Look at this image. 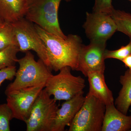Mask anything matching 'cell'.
<instances>
[{"mask_svg": "<svg viewBox=\"0 0 131 131\" xmlns=\"http://www.w3.org/2000/svg\"><path fill=\"white\" fill-rule=\"evenodd\" d=\"M110 14L117 25V31L131 37V14L114 8Z\"/></svg>", "mask_w": 131, "mask_h": 131, "instance_id": "2e32d148", "label": "cell"}, {"mask_svg": "<svg viewBox=\"0 0 131 131\" xmlns=\"http://www.w3.org/2000/svg\"><path fill=\"white\" fill-rule=\"evenodd\" d=\"M119 82L122 87L115 105L118 110L127 115L131 105V71L129 69L126 71L124 75L121 76Z\"/></svg>", "mask_w": 131, "mask_h": 131, "instance_id": "9a60e30c", "label": "cell"}, {"mask_svg": "<svg viewBox=\"0 0 131 131\" xmlns=\"http://www.w3.org/2000/svg\"><path fill=\"white\" fill-rule=\"evenodd\" d=\"M11 45L18 46L12 25L5 23L0 30V51Z\"/></svg>", "mask_w": 131, "mask_h": 131, "instance_id": "ac0fdd59", "label": "cell"}, {"mask_svg": "<svg viewBox=\"0 0 131 131\" xmlns=\"http://www.w3.org/2000/svg\"><path fill=\"white\" fill-rule=\"evenodd\" d=\"M62 0H27L25 17L47 31L66 39L58 18L59 5Z\"/></svg>", "mask_w": 131, "mask_h": 131, "instance_id": "3957f363", "label": "cell"}, {"mask_svg": "<svg viewBox=\"0 0 131 131\" xmlns=\"http://www.w3.org/2000/svg\"><path fill=\"white\" fill-rule=\"evenodd\" d=\"M112 0H95L93 12H102L111 14L114 7Z\"/></svg>", "mask_w": 131, "mask_h": 131, "instance_id": "44dd1931", "label": "cell"}, {"mask_svg": "<svg viewBox=\"0 0 131 131\" xmlns=\"http://www.w3.org/2000/svg\"><path fill=\"white\" fill-rule=\"evenodd\" d=\"M106 105L88 93L71 124L69 131H102Z\"/></svg>", "mask_w": 131, "mask_h": 131, "instance_id": "277c9868", "label": "cell"}, {"mask_svg": "<svg viewBox=\"0 0 131 131\" xmlns=\"http://www.w3.org/2000/svg\"><path fill=\"white\" fill-rule=\"evenodd\" d=\"M13 114L7 103L0 104V131H10V122Z\"/></svg>", "mask_w": 131, "mask_h": 131, "instance_id": "ffe728a7", "label": "cell"}, {"mask_svg": "<svg viewBox=\"0 0 131 131\" xmlns=\"http://www.w3.org/2000/svg\"><path fill=\"white\" fill-rule=\"evenodd\" d=\"M34 26L47 48L50 69L57 72L68 66L72 70H76L83 45L80 36L70 34L64 39L48 32L36 24Z\"/></svg>", "mask_w": 131, "mask_h": 131, "instance_id": "6da1fadb", "label": "cell"}, {"mask_svg": "<svg viewBox=\"0 0 131 131\" xmlns=\"http://www.w3.org/2000/svg\"><path fill=\"white\" fill-rule=\"evenodd\" d=\"M87 77L89 84L88 93L98 98L106 105L114 103L112 92L106 84L104 73L91 72Z\"/></svg>", "mask_w": 131, "mask_h": 131, "instance_id": "4fadbf2b", "label": "cell"}, {"mask_svg": "<svg viewBox=\"0 0 131 131\" xmlns=\"http://www.w3.org/2000/svg\"><path fill=\"white\" fill-rule=\"evenodd\" d=\"M11 24L20 51L25 52L31 50L35 51L39 59L50 68L47 48L33 23L24 17Z\"/></svg>", "mask_w": 131, "mask_h": 131, "instance_id": "52a82bcc", "label": "cell"}, {"mask_svg": "<svg viewBox=\"0 0 131 131\" xmlns=\"http://www.w3.org/2000/svg\"><path fill=\"white\" fill-rule=\"evenodd\" d=\"M59 108L56 101L44 88L35 100L30 117L25 122L27 131H51Z\"/></svg>", "mask_w": 131, "mask_h": 131, "instance_id": "8992f818", "label": "cell"}, {"mask_svg": "<svg viewBox=\"0 0 131 131\" xmlns=\"http://www.w3.org/2000/svg\"><path fill=\"white\" fill-rule=\"evenodd\" d=\"M45 85L20 90L7 96V104L13 114V118L25 122L30 117L33 106Z\"/></svg>", "mask_w": 131, "mask_h": 131, "instance_id": "30bf717a", "label": "cell"}, {"mask_svg": "<svg viewBox=\"0 0 131 131\" xmlns=\"http://www.w3.org/2000/svg\"><path fill=\"white\" fill-rule=\"evenodd\" d=\"M83 93L79 94L62 104L61 108L57 112L51 131H63L66 127L70 126L84 103Z\"/></svg>", "mask_w": 131, "mask_h": 131, "instance_id": "8fae6325", "label": "cell"}, {"mask_svg": "<svg viewBox=\"0 0 131 131\" xmlns=\"http://www.w3.org/2000/svg\"><path fill=\"white\" fill-rule=\"evenodd\" d=\"M5 24V23H4V22L2 20L1 18H0V27H2L4 26Z\"/></svg>", "mask_w": 131, "mask_h": 131, "instance_id": "cb8c5ba5", "label": "cell"}, {"mask_svg": "<svg viewBox=\"0 0 131 131\" xmlns=\"http://www.w3.org/2000/svg\"><path fill=\"white\" fill-rule=\"evenodd\" d=\"M127 1H129L130 2H131V0H127Z\"/></svg>", "mask_w": 131, "mask_h": 131, "instance_id": "d4e9b609", "label": "cell"}, {"mask_svg": "<svg viewBox=\"0 0 131 131\" xmlns=\"http://www.w3.org/2000/svg\"><path fill=\"white\" fill-rule=\"evenodd\" d=\"M131 54V37L130 42L125 46H122L115 50H106L104 54L105 59L109 58L115 59L122 61L124 59Z\"/></svg>", "mask_w": 131, "mask_h": 131, "instance_id": "d6986e66", "label": "cell"}, {"mask_svg": "<svg viewBox=\"0 0 131 131\" xmlns=\"http://www.w3.org/2000/svg\"><path fill=\"white\" fill-rule=\"evenodd\" d=\"M1 27H0V30H1Z\"/></svg>", "mask_w": 131, "mask_h": 131, "instance_id": "484cf974", "label": "cell"}, {"mask_svg": "<svg viewBox=\"0 0 131 131\" xmlns=\"http://www.w3.org/2000/svg\"><path fill=\"white\" fill-rule=\"evenodd\" d=\"M126 68H129V70L131 71V54L124 59L122 61Z\"/></svg>", "mask_w": 131, "mask_h": 131, "instance_id": "603a6c76", "label": "cell"}, {"mask_svg": "<svg viewBox=\"0 0 131 131\" xmlns=\"http://www.w3.org/2000/svg\"><path fill=\"white\" fill-rule=\"evenodd\" d=\"M83 27L90 42H106L117 31L111 14L102 12H87Z\"/></svg>", "mask_w": 131, "mask_h": 131, "instance_id": "ba28073f", "label": "cell"}, {"mask_svg": "<svg viewBox=\"0 0 131 131\" xmlns=\"http://www.w3.org/2000/svg\"><path fill=\"white\" fill-rule=\"evenodd\" d=\"M131 131V115L124 114L114 104L106 105L102 131Z\"/></svg>", "mask_w": 131, "mask_h": 131, "instance_id": "7c38bea8", "label": "cell"}, {"mask_svg": "<svg viewBox=\"0 0 131 131\" xmlns=\"http://www.w3.org/2000/svg\"><path fill=\"white\" fill-rule=\"evenodd\" d=\"M27 0H0V18L12 24L25 17Z\"/></svg>", "mask_w": 131, "mask_h": 131, "instance_id": "5bb4252c", "label": "cell"}, {"mask_svg": "<svg viewBox=\"0 0 131 131\" xmlns=\"http://www.w3.org/2000/svg\"><path fill=\"white\" fill-rule=\"evenodd\" d=\"M19 64L15 79L8 85L5 93L6 96L22 90L45 85L52 75L50 68L41 59L35 61L30 51L26 52L25 56L17 60Z\"/></svg>", "mask_w": 131, "mask_h": 131, "instance_id": "7a4b0ae2", "label": "cell"}, {"mask_svg": "<svg viewBox=\"0 0 131 131\" xmlns=\"http://www.w3.org/2000/svg\"><path fill=\"white\" fill-rule=\"evenodd\" d=\"M20 51L18 46L11 45L0 51V70L15 66L17 63V54Z\"/></svg>", "mask_w": 131, "mask_h": 131, "instance_id": "e0dca14e", "label": "cell"}, {"mask_svg": "<svg viewBox=\"0 0 131 131\" xmlns=\"http://www.w3.org/2000/svg\"><path fill=\"white\" fill-rule=\"evenodd\" d=\"M106 45V42H90L88 45H82L76 71H81L86 77L91 72L105 73Z\"/></svg>", "mask_w": 131, "mask_h": 131, "instance_id": "9c48e42d", "label": "cell"}, {"mask_svg": "<svg viewBox=\"0 0 131 131\" xmlns=\"http://www.w3.org/2000/svg\"><path fill=\"white\" fill-rule=\"evenodd\" d=\"M71 69L68 66L62 68L58 74L52 75L46 83L45 89L55 100H68L84 93L85 80L80 76L72 75Z\"/></svg>", "mask_w": 131, "mask_h": 131, "instance_id": "5b68a950", "label": "cell"}, {"mask_svg": "<svg viewBox=\"0 0 131 131\" xmlns=\"http://www.w3.org/2000/svg\"><path fill=\"white\" fill-rule=\"evenodd\" d=\"M15 66H10L0 70V86L6 80L12 81L15 77L16 72Z\"/></svg>", "mask_w": 131, "mask_h": 131, "instance_id": "7402d4cb", "label": "cell"}]
</instances>
